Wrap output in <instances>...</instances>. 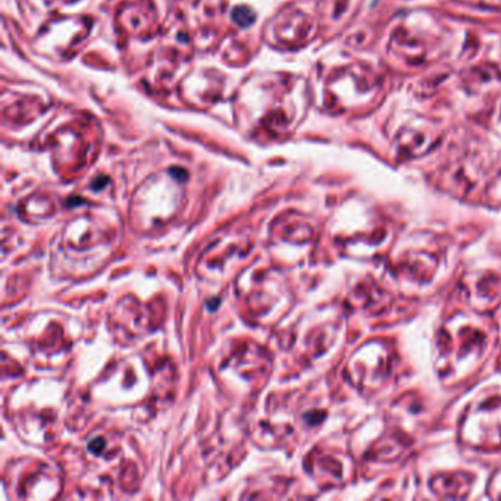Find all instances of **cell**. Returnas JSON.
Segmentation results:
<instances>
[{
	"instance_id": "6da1fadb",
	"label": "cell",
	"mask_w": 501,
	"mask_h": 501,
	"mask_svg": "<svg viewBox=\"0 0 501 501\" xmlns=\"http://www.w3.org/2000/svg\"><path fill=\"white\" fill-rule=\"evenodd\" d=\"M233 19L240 27H247V25H252V24L255 22L256 15H255V12L252 11L250 8H247V6H237L233 11Z\"/></svg>"
},
{
	"instance_id": "7a4b0ae2",
	"label": "cell",
	"mask_w": 501,
	"mask_h": 501,
	"mask_svg": "<svg viewBox=\"0 0 501 501\" xmlns=\"http://www.w3.org/2000/svg\"><path fill=\"white\" fill-rule=\"evenodd\" d=\"M102 447H103V441L100 438L96 440V444H90V450H93V451H99Z\"/></svg>"
}]
</instances>
